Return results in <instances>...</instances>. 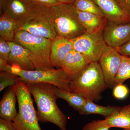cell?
<instances>
[{
    "instance_id": "7c38bea8",
    "label": "cell",
    "mask_w": 130,
    "mask_h": 130,
    "mask_svg": "<svg viewBox=\"0 0 130 130\" xmlns=\"http://www.w3.org/2000/svg\"><path fill=\"white\" fill-rule=\"evenodd\" d=\"M108 21L119 23L130 22V16L115 0H93Z\"/></svg>"
},
{
    "instance_id": "277c9868",
    "label": "cell",
    "mask_w": 130,
    "mask_h": 130,
    "mask_svg": "<svg viewBox=\"0 0 130 130\" xmlns=\"http://www.w3.org/2000/svg\"><path fill=\"white\" fill-rule=\"evenodd\" d=\"M18 21L17 30L26 31L51 40L57 36L51 7L32 3L29 12Z\"/></svg>"
},
{
    "instance_id": "4fadbf2b",
    "label": "cell",
    "mask_w": 130,
    "mask_h": 130,
    "mask_svg": "<svg viewBox=\"0 0 130 130\" xmlns=\"http://www.w3.org/2000/svg\"><path fill=\"white\" fill-rule=\"evenodd\" d=\"M73 50L71 40L57 35L51 40L50 63L53 67H61L66 57Z\"/></svg>"
},
{
    "instance_id": "603a6c76",
    "label": "cell",
    "mask_w": 130,
    "mask_h": 130,
    "mask_svg": "<svg viewBox=\"0 0 130 130\" xmlns=\"http://www.w3.org/2000/svg\"><path fill=\"white\" fill-rule=\"evenodd\" d=\"M129 79H130V57L122 55L121 64L115 79L114 86L123 84Z\"/></svg>"
},
{
    "instance_id": "e0dca14e",
    "label": "cell",
    "mask_w": 130,
    "mask_h": 130,
    "mask_svg": "<svg viewBox=\"0 0 130 130\" xmlns=\"http://www.w3.org/2000/svg\"><path fill=\"white\" fill-rule=\"evenodd\" d=\"M18 21L6 11L0 13V39L13 41Z\"/></svg>"
},
{
    "instance_id": "9c48e42d",
    "label": "cell",
    "mask_w": 130,
    "mask_h": 130,
    "mask_svg": "<svg viewBox=\"0 0 130 130\" xmlns=\"http://www.w3.org/2000/svg\"><path fill=\"white\" fill-rule=\"evenodd\" d=\"M122 56L114 48L107 46L99 63L108 87L113 88L115 79L120 65Z\"/></svg>"
},
{
    "instance_id": "8fae6325",
    "label": "cell",
    "mask_w": 130,
    "mask_h": 130,
    "mask_svg": "<svg viewBox=\"0 0 130 130\" xmlns=\"http://www.w3.org/2000/svg\"><path fill=\"white\" fill-rule=\"evenodd\" d=\"M90 63V61L86 56L73 49L66 57L61 68L71 81Z\"/></svg>"
},
{
    "instance_id": "ac0fdd59",
    "label": "cell",
    "mask_w": 130,
    "mask_h": 130,
    "mask_svg": "<svg viewBox=\"0 0 130 130\" xmlns=\"http://www.w3.org/2000/svg\"><path fill=\"white\" fill-rule=\"evenodd\" d=\"M105 118L111 128L130 130V104L121 107L118 111Z\"/></svg>"
},
{
    "instance_id": "d4e9b609",
    "label": "cell",
    "mask_w": 130,
    "mask_h": 130,
    "mask_svg": "<svg viewBox=\"0 0 130 130\" xmlns=\"http://www.w3.org/2000/svg\"><path fill=\"white\" fill-rule=\"evenodd\" d=\"M110 128L105 120H94L84 126L82 130H109Z\"/></svg>"
},
{
    "instance_id": "d6a6232c",
    "label": "cell",
    "mask_w": 130,
    "mask_h": 130,
    "mask_svg": "<svg viewBox=\"0 0 130 130\" xmlns=\"http://www.w3.org/2000/svg\"><path fill=\"white\" fill-rule=\"evenodd\" d=\"M60 3H73L77 0H58Z\"/></svg>"
},
{
    "instance_id": "ba28073f",
    "label": "cell",
    "mask_w": 130,
    "mask_h": 130,
    "mask_svg": "<svg viewBox=\"0 0 130 130\" xmlns=\"http://www.w3.org/2000/svg\"><path fill=\"white\" fill-rule=\"evenodd\" d=\"M73 49L84 55L90 62H99L106 47L102 31L86 32L78 37L71 40Z\"/></svg>"
},
{
    "instance_id": "5bb4252c",
    "label": "cell",
    "mask_w": 130,
    "mask_h": 130,
    "mask_svg": "<svg viewBox=\"0 0 130 130\" xmlns=\"http://www.w3.org/2000/svg\"><path fill=\"white\" fill-rule=\"evenodd\" d=\"M8 42L11 45V50L7 60L8 64L10 66L17 65L23 70L31 71L36 70L28 50L15 42Z\"/></svg>"
},
{
    "instance_id": "484cf974",
    "label": "cell",
    "mask_w": 130,
    "mask_h": 130,
    "mask_svg": "<svg viewBox=\"0 0 130 130\" xmlns=\"http://www.w3.org/2000/svg\"><path fill=\"white\" fill-rule=\"evenodd\" d=\"M129 93L128 87L123 84L115 85L113 90L114 97L118 100H123L127 97Z\"/></svg>"
},
{
    "instance_id": "83f0119b",
    "label": "cell",
    "mask_w": 130,
    "mask_h": 130,
    "mask_svg": "<svg viewBox=\"0 0 130 130\" xmlns=\"http://www.w3.org/2000/svg\"><path fill=\"white\" fill-rule=\"evenodd\" d=\"M30 2L36 5L51 7L60 3L58 0H29Z\"/></svg>"
},
{
    "instance_id": "f1b7e54d",
    "label": "cell",
    "mask_w": 130,
    "mask_h": 130,
    "mask_svg": "<svg viewBox=\"0 0 130 130\" xmlns=\"http://www.w3.org/2000/svg\"><path fill=\"white\" fill-rule=\"evenodd\" d=\"M0 130H16L13 122L7 120L0 119Z\"/></svg>"
},
{
    "instance_id": "cb8c5ba5",
    "label": "cell",
    "mask_w": 130,
    "mask_h": 130,
    "mask_svg": "<svg viewBox=\"0 0 130 130\" xmlns=\"http://www.w3.org/2000/svg\"><path fill=\"white\" fill-rule=\"evenodd\" d=\"M19 79V77L16 74L6 71H1L0 91L1 92L8 87L14 86Z\"/></svg>"
},
{
    "instance_id": "8992f818",
    "label": "cell",
    "mask_w": 130,
    "mask_h": 130,
    "mask_svg": "<svg viewBox=\"0 0 130 130\" xmlns=\"http://www.w3.org/2000/svg\"><path fill=\"white\" fill-rule=\"evenodd\" d=\"M12 88L18 103V112L13 121L16 130H42L27 84L19 79Z\"/></svg>"
},
{
    "instance_id": "7402d4cb",
    "label": "cell",
    "mask_w": 130,
    "mask_h": 130,
    "mask_svg": "<svg viewBox=\"0 0 130 130\" xmlns=\"http://www.w3.org/2000/svg\"><path fill=\"white\" fill-rule=\"evenodd\" d=\"M73 4L77 11L90 13L105 18L101 9L93 0H77Z\"/></svg>"
},
{
    "instance_id": "7a4b0ae2",
    "label": "cell",
    "mask_w": 130,
    "mask_h": 130,
    "mask_svg": "<svg viewBox=\"0 0 130 130\" xmlns=\"http://www.w3.org/2000/svg\"><path fill=\"white\" fill-rule=\"evenodd\" d=\"M107 88L98 62L89 63L70 84V91L93 102L101 98L102 93Z\"/></svg>"
},
{
    "instance_id": "4dcf8cb0",
    "label": "cell",
    "mask_w": 130,
    "mask_h": 130,
    "mask_svg": "<svg viewBox=\"0 0 130 130\" xmlns=\"http://www.w3.org/2000/svg\"><path fill=\"white\" fill-rule=\"evenodd\" d=\"M120 7L130 16V0H115Z\"/></svg>"
},
{
    "instance_id": "3957f363",
    "label": "cell",
    "mask_w": 130,
    "mask_h": 130,
    "mask_svg": "<svg viewBox=\"0 0 130 130\" xmlns=\"http://www.w3.org/2000/svg\"><path fill=\"white\" fill-rule=\"evenodd\" d=\"M13 42L28 50L36 70L54 68L50 61L51 40L20 30L15 32Z\"/></svg>"
},
{
    "instance_id": "30bf717a",
    "label": "cell",
    "mask_w": 130,
    "mask_h": 130,
    "mask_svg": "<svg viewBox=\"0 0 130 130\" xmlns=\"http://www.w3.org/2000/svg\"><path fill=\"white\" fill-rule=\"evenodd\" d=\"M102 33L107 45L117 48L130 40V22L119 23L107 20Z\"/></svg>"
},
{
    "instance_id": "1f68e13d",
    "label": "cell",
    "mask_w": 130,
    "mask_h": 130,
    "mask_svg": "<svg viewBox=\"0 0 130 130\" xmlns=\"http://www.w3.org/2000/svg\"><path fill=\"white\" fill-rule=\"evenodd\" d=\"M8 64L7 60L0 58V70L3 71Z\"/></svg>"
},
{
    "instance_id": "f546056e",
    "label": "cell",
    "mask_w": 130,
    "mask_h": 130,
    "mask_svg": "<svg viewBox=\"0 0 130 130\" xmlns=\"http://www.w3.org/2000/svg\"><path fill=\"white\" fill-rule=\"evenodd\" d=\"M115 49L121 55L130 57V40L121 46Z\"/></svg>"
},
{
    "instance_id": "6da1fadb",
    "label": "cell",
    "mask_w": 130,
    "mask_h": 130,
    "mask_svg": "<svg viewBox=\"0 0 130 130\" xmlns=\"http://www.w3.org/2000/svg\"><path fill=\"white\" fill-rule=\"evenodd\" d=\"M37 106L38 118L42 123H51L60 130H66L67 118L59 108L54 86L46 83L27 84Z\"/></svg>"
},
{
    "instance_id": "52a82bcc",
    "label": "cell",
    "mask_w": 130,
    "mask_h": 130,
    "mask_svg": "<svg viewBox=\"0 0 130 130\" xmlns=\"http://www.w3.org/2000/svg\"><path fill=\"white\" fill-rule=\"evenodd\" d=\"M3 71L9 72L19 76L20 79L26 84H50L59 88L70 91V79L63 70H22L16 65L8 64Z\"/></svg>"
},
{
    "instance_id": "2e32d148",
    "label": "cell",
    "mask_w": 130,
    "mask_h": 130,
    "mask_svg": "<svg viewBox=\"0 0 130 130\" xmlns=\"http://www.w3.org/2000/svg\"><path fill=\"white\" fill-rule=\"evenodd\" d=\"M76 11L79 21L86 32L93 33L102 31L107 21L106 18L90 13Z\"/></svg>"
},
{
    "instance_id": "ffe728a7",
    "label": "cell",
    "mask_w": 130,
    "mask_h": 130,
    "mask_svg": "<svg viewBox=\"0 0 130 130\" xmlns=\"http://www.w3.org/2000/svg\"><path fill=\"white\" fill-rule=\"evenodd\" d=\"M121 107L108 106H100L95 104L90 100H86L85 105L83 108L78 111L82 115L98 114L102 115L105 118L111 115L118 111Z\"/></svg>"
},
{
    "instance_id": "44dd1931",
    "label": "cell",
    "mask_w": 130,
    "mask_h": 130,
    "mask_svg": "<svg viewBox=\"0 0 130 130\" xmlns=\"http://www.w3.org/2000/svg\"><path fill=\"white\" fill-rule=\"evenodd\" d=\"M54 90L58 98L65 100L71 107L78 112L85 105L86 99L77 93L59 88L55 86Z\"/></svg>"
},
{
    "instance_id": "d6986e66",
    "label": "cell",
    "mask_w": 130,
    "mask_h": 130,
    "mask_svg": "<svg viewBox=\"0 0 130 130\" xmlns=\"http://www.w3.org/2000/svg\"><path fill=\"white\" fill-rule=\"evenodd\" d=\"M32 3L29 0H6L4 11L19 21L29 12Z\"/></svg>"
},
{
    "instance_id": "9a60e30c",
    "label": "cell",
    "mask_w": 130,
    "mask_h": 130,
    "mask_svg": "<svg viewBox=\"0 0 130 130\" xmlns=\"http://www.w3.org/2000/svg\"><path fill=\"white\" fill-rule=\"evenodd\" d=\"M18 101L16 93L12 86L5 93L0 102V117L13 122L18 114L16 108Z\"/></svg>"
},
{
    "instance_id": "4316f807",
    "label": "cell",
    "mask_w": 130,
    "mask_h": 130,
    "mask_svg": "<svg viewBox=\"0 0 130 130\" xmlns=\"http://www.w3.org/2000/svg\"><path fill=\"white\" fill-rule=\"evenodd\" d=\"M11 50L8 42L0 39V58L8 60Z\"/></svg>"
},
{
    "instance_id": "5b68a950",
    "label": "cell",
    "mask_w": 130,
    "mask_h": 130,
    "mask_svg": "<svg viewBox=\"0 0 130 130\" xmlns=\"http://www.w3.org/2000/svg\"><path fill=\"white\" fill-rule=\"evenodd\" d=\"M51 8L57 35L71 40L86 32L79 21L73 3H59Z\"/></svg>"
}]
</instances>
